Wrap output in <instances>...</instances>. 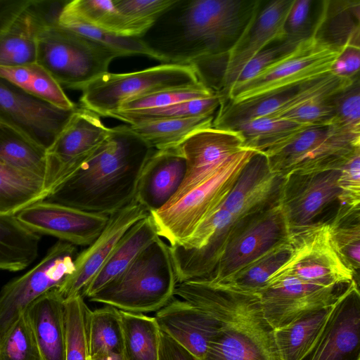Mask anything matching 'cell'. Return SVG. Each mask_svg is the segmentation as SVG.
<instances>
[{
  "label": "cell",
  "instance_id": "53",
  "mask_svg": "<svg viewBox=\"0 0 360 360\" xmlns=\"http://www.w3.org/2000/svg\"><path fill=\"white\" fill-rule=\"evenodd\" d=\"M360 48L347 46L335 61L331 72L337 76L354 79L359 77Z\"/></svg>",
  "mask_w": 360,
  "mask_h": 360
},
{
  "label": "cell",
  "instance_id": "36",
  "mask_svg": "<svg viewBox=\"0 0 360 360\" xmlns=\"http://www.w3.org/2000/svg\"><path fill=\"white\" fill-rule=\"evenodd\" d=\"M120 314L125 360H158L160 330L155 317L122 310Z\"/></svg>",
  "mask_w": 360,
  "mask_h": 360
},
{
  "label": "cell",
  "instance_id": "12",
  "mask_svg": "<svg viewBox=\"0 0 360 360\" xmlns=\"http://www.w3.org/2000/svg\"><path fill=\"white\" fill-rule=\"evenodd\" d=\"M290 232L279 204L237 219L215 267L203 280L216 283L224 279L285 239Z\"/></svg>",
  "mask_w": 360,
  "mask_h": 360
},
{
  "label": "cell",
  "instance_id": "56",
  "mask_svg": "<svg viewBox=\"0 0 360 360\" xmlns=\"http://www.w3.org/2000/svg\"><path fill=\"white\" fill-rule=\"evenodd\" d=\"M89 360H125L123 354H98L89 356Z\"/></svg>",
  "mask_w": 360,
  "mask_h": 360
},
{
  "label": "cell",
  "instance_id": "19",
  "mask_svg": "<svg viewBox=\"0 0 360 360\" xmlns=\"http://www.w3.org/2000/svg\"><path fill=\"white\" fill-rule=\"evenodd\" d=\"M294 0H274L261 4L251 23L227 54L218 93L224 98L243 67L259 53L286 38L285 24Z\"/></svg>",
  "mask_w": 360,
  "mask_h": 360
},
{
  "label": "cell",
  "instance_id": "52",
  "mask_svg": "<svg viewBox=\"0 0 360 360\" xmlns=\"http://www.w3.org/2000/svg\"><path fill=\"white\" fill-rule=\"evenodd\" d=\"M299 43L285 39L278 45L265 49L243 67L233 85L246 82L255 77L269 65L294 49Z\"/></svg>",
  "mask_w": 360,
  "mask_h": 360
},
{
  "label": "cell",
  "instance_id": "29",
  "mask_svg": "<svg viewBox=\"0 0 360 360\" xmlns=\"http://www.w3.org/2000/svg\"><path fill=\"white\" fill-rule=\"evenodd\" d=\"M49 193L44 176L0 162V214L16 215Z\"/></svg>",
  "mask_w": 360,
  "mask_h": 360
},
{
  "label": "cell",
  "instance_id": "25",
  "mask_svg": "<svg viewBox=\"0 0 360 360\" xmlns=\"http://www.w3.org/2000/svg\"><path fill=\"white\" fill-rule=\"evenodd\" d=\"M186 160L176 147L154 150L139 176L134 199L149 213L162 208L180 188Z\"/></svg>",
  "mask_w": 360,
  "mask_h": 360
},
{
  "label": "cell",
  "instance_id": "17",
  "mask_svg": "<svg viewBox=\"0 0 360 360\" xmlns=\"http://www.w3.org/2000/svg\"><path fill=\"white\" fill-rule=\"evenodd\" d=\"M15 217L39 235L54 236L75 246L89 245L105 228L109 216L48 202L34 203Z\"/></svg>",
  "mask_w": 360,
  "mask_h": 360
},
{
  "label": "cell",
  "instance_id": "32",
  "mask_svg": "<svg viewBox=\"0 0 360 360\" xmlns=\"http://www.w3.org/2000/svg\"><path fill=\"white\" fill-rule=\"evenodd\" d=\"M333 306L311 311L274 329V340L281 360H300L308 352L323 330Z\"/></svg>",
  "mask_w": 360,
  "mask_h": 360
},
{
  "label": "cell",
  "instance_id": "49",
  "mask_svg": "<svg viewBox=\"0 0 360 360\" xmlns=\"http://www.w3.org/2000/svg\"><path fill=\"white\" fill-rule=\"evenodd\" d=\"M334 95L311 99L274 118L311 126L327 125L334 115Z\"/></svg>",
  "mask_w": 360,
  "mask_h": 360
},
{
  "label": "cell",
  "instance_id": "41",
  "mask_svg": "<svg viewBox=\"0 0 360 360\" xmlns=\"http://www.w3.org/2000/svg\"><path fill=\"white\" fill-rule=\"evenodd\" d=\"M65 360H89L88 324L91 310L81 294L64 301Z\"/></svg>",
  "mask_w": 360,
  "mask_h": 360
},
{
  "label": "cell",
  "instance_id": "16",
  "mask_svg": "<svg viewBox=\"0 0 360 360\" xmlns=\"http://www.w3.org/2000/svg\"><path fill=\"white\" fill-rule=\"evenodd\" d=\"M176 148L186 160V174L180 188L168 203L176 201L212 178L236 154L245 149L238 132L212 127L193 132Z\"/></svg>",
  "mask_w": 360,
  "mask_h": 360
},
{
  "label": "cell",
  "instance_id": "27",
  "mask_svg": "<svg viewBox=\"0 0 360 360\" xmlns=\"http://www.w3.org/2000/svg\"><path fill=\"white\" fill-rule=\"evenodd\" d=\"M158 237L149 213L124 234L100 271L84 288L81 295L89 298L115 279Z\"/></svg>",
  "mask_w": 360,
  "mask_h": 360
},
{
  "label": "cell",
  "instance_id": "21",
  "mask_svg": "<svg viewBox=\"0 0 360 360\" xmlns=\"http://www.w3.org/2000/svg\"><path fill=\"white\" fill-rule=\"evenodd\" d=\"M148 214L149 212L135 200L110 214L102 232L86 249L78 253L74 271L58 288L63 297L65 300L81 294L100 271L124 234Z\"/></svg>",
  "mask_w": 360,
  "mask_h": 360
},
{
  "label": "cell",
  "instance_id": "43",
  "mask_svg": "<svg viewBox=\"0 0 360 360\" xmlns=\"http://www.w3.org/2000/svg\"><path fill=\"white\" fill-rule=\"evenodd\" d=\"M58 24L106 47L115 53L118 57L145 55L156 59L155 54L140 38L117 36L60 14L58 16Z\"/></svg>",
  "mask_w": 360,
  "mask_h": 360
},
{
  "label": "cell",
  "instance_id": "5",
  "mask_svg": "<svg viewBox=\"0 0 360 360\" xmlns=\"http://www.w3.org/2000/svg\"><path fill=\"white\" fill-rule=\"evenodd\" d=\"M118 56L58 21L45 26L37 37L36 63L44 68L61 86L82 90L108 72Z\"/></svg>",
  "mask_w": 360,
  "mask_h": 360
},
{
  "label": "cell",
  "instance_id": "38",
  "mask_svg": "<svg viewBox=\"0 0 360 360\" xmlns=\"http://www.w3.org/2000/svg\"><path fill=\"white\" fill-rule=\"evenodd\" d=\"M123 328L120 310L110 305L91 311L88 324L89 356L123 354Z\"/></svg>",
  "mask_w": 360,
  "mask_h": 360
},
{
  "label": "cell",
  "instance_id": "54",
  "mask_svg": "<svg viewBox=\"0 0 360 360\" xmlns=\"http://www.w3.org/2000/svg\"><path fill=\"white\" fill-rule=\"evenodd\" d=\"M158 360L200 359L171 337L160 330Z\"/></svg>",
  "mask_w": 360,
  "mask_h": 360
},
{
  "label": "cell",
  "instance_id": "33",
  "mask_svg": "<svg viewBox=\"0 0 360 360\" xmlns=\"http://www.w3.org/2000/svg\"><path fill=\"white\" fill-rule=\"evenodd\" d=\"M290 252L288 236L235 273L218 282L209 283L258 295L269 278L287 261Z\"/></svg>",
  "mask_w": 360,
  "mask_h": 360
},
{
  "label": "cell",
  "instance_id": "42",
  "mask_svg": "<svg viewBox=\"0 0 360 360\" xmlns=\"http://www.w3.org/2000/svg\"><path fill=\"white\" fill-rule=\"evenodd\" d=\"M176 0H112L127 37H141Z\"/></svg>",
  "mask_w": 360,
  "mask_h": 360
},
{
  "label": "cell",
  "instance_id": "20",
  "mask_svg": "<svg viewBox=\"0 0 360 360\" xmlns=\"http://www.w3.org/2000/svg\"><path fill=\"white\" fill-rule=\"evenodd\" d=\"M300 360H360V293L353 283L334 304L317 340Z\"/></svg>",
  "mask_w": 360,
  "mask_h": 360
},
{
  "label": "cell",
  "instance_id": "6",
  "mask_svg": "<svg viewBox=\"0 0 360 360\" xmlns=\"http://www.w3.org/2000/svg\"><path fill=\"white\" fill-rule=\"evenodd\" d=\"M257 152L245 148L219 172L175 202L150 214L158 236L169 246L181 245L224 202L240 172Z\"/></svg>",
  "mask_w": 360,
  "mask_h": 360
},
{
  "label": "cell",
  "instance_id": "9",
  "mask_svg": "<svg viewBox=\"0 0 360 360\" xmlns=\"http://www.w3.org/2000/svg\"><path fill=\"white\" fill-rule=\"evenodd\" d=\"M358 151L360 135L331 124L316 125L304 129L266 158L271 169L284 178L291 174L340 170Z\"/></svg>",
  "mask_w": 360,
  "mask_h": 360
},
{
  "label": "cell",
  "instance_id": "10",
  "mask_svg": "<svg viewBox=\"0 0 360 360\" xmlns=\"http://www.w3.org/2000/svg\"><path fill=\"white\" fill-rule=\"evenodd\" d=\"M288 240L291 245L290 256L269 281L293 277L323 286L356 282L352 271L342 262L332 244L329 223H313L292 231Z\"/></svg>",
  "mask_w": 360,
  "mask_h": 360
},
{
  "label": "cell",
  "instance_id": "18",
  "mask_svg": "<svg viewBox=\"0 0 360 360\" xmlns=\"http://www.w3.org/2000/svg\"><path fill=\"white\" fill-rule=\"evenodd\" d=\"M340 170L291 174L284 177L278 204L290 231L312 224L315 218L338 200Z\"/></svg>",
  "mask_w": 360,
  "mask_h": 360
},
{
  "label": "cell",
  "instance_id": "15",
  "mask_svg": "<svg viewBox=\"0 0 360 360\" xmlns=\"http://www.w3.org/2000/svg\"><path fill=\"white\" fill-rule=\"evenodd\" d=\"M354 283L323 286L282 277L268 281L258 295L264 314L275 329L311 311L333 306Z\"/></svg>",
  "mask_w": 360,
  "mask_h": 360
},
{
  "label": "cell",
  "instance_id": "28",
  "mask_svg": "<svg viewBox=\"0 0 360 360\" xmlns=\"http://www.w3.org/2000/svg\"><path fill=\"white\" fill-rule=\"evenodd\" d=\"M359 17V1H323L312 34L338 48H360Z\"/></svg>",
  "mask_w": 360,
  "mask_h": 360
},
{
  "label": "cell",
  "instance_id": "39",
  "mask_svg": "<svg viewBox=\"0 0 360 360\" xmlns=\"http://www.w3.org/2000/svg\"><path fill=\"white\" fill-rule=\"evenodd\" d=\"M0 162L45 176L46 152L20 133L0 122Z\"/></svg>",
  "mask_w": 360,
  "mask_h": 360
},
{
  "label": "cell",
  "instance_id": "2",
  "mask_svg": "<svg viewBox=\"0 0 360 360\" xmlns=\"http://www.w3.org/2000/svg\"><path fill=\"white\" fill-rule=\"evenodd\" d=\"M153 150L129 125L110 128L91 158L45 200L109 216L134 199L139 176Z\"/></svg>",
  "mask_w": 360,
  "mask_h": 360
},
{
  "label": "cell",
  "instance_id": "51",
  "mask_svg": "<svg viewBox=\"0 0 360 360\" xmlns=\"http://www.w3.org/2000/svg\"><path fill=\"white\" fill-rule=\"evenodd\" d=\"M313 3L311 0H294L285 20V39L298 43L312 35Z\"/></svg>",
  "mask_w": 360,
  "mask_h": 360
},
{
  "label": "cell",
  "instance_id": "8",
  "mask_svg": "<svg viewBox=\"0 0 360 360\" xmlns=\"http://www.w3.org/2000/svg\"><path fill=\"white\" fill-rule=\"evenodd\" d=\"M199 82H201L192 65L162 63L131 72H108L82 90L79 101L82 107L99 116L108 117L129 101Z\"/></svg>",
  "mask_w": 360,
  "mask_h": 360
},
{
  "label": "cell",
  "instance_id": "24",
  "mask_svg": "<svg viewBox=\"0 0 360 360\" xmlns=\"http://www.w3.org/2000/svg\"><path fill=\"white\" fill-rule=\"evenodd\" d=\"M160 330L201 360L221 328L219 319L184 300L173 297L156 311Z\"/></svg>",
  "mask_w": 360,
  "mask_h": 360
},
{
  "label": "cell",
  "instance_id": "22",
  "mask_svg": "<svg viewBox=\"0 0 360 360\" xmlns=\"http://www.w3.org/2000/svg\"><path fill=\"white\" fill-rule=\"evenodd\" d=\"M67 1L29 0L26 6L0 33V67L36 63L37 37L46 25L58 21Z\"/></svg>",
  "mask_w": 360,
  "mask_h": 360
},
{
  "label": "cell",
  "instance_id": "50",
  "mask_svg": "<svg viewBox=\"0 0 360 360\" xmlns=\"http://www.w3.org/2000/svg\"><path fill=\"white\" fill-rule=\"evenodd\" d=\"M237 219V217L220 206L198 227L187 241L177 246L184 249H201L216 236L227 231Z\"/></svg>",
  "mask_w": 360,
  "mask_h": 360
},
{
  "label": "cell",
  "instance_id": "14",
  "mask_svg": "<svg viewBox=\"0 0 360 360\" xmlns=\"http://www.w3.org/2000/svg\"><path fill=\"white\" fill-rule=\"evenodd\" d=\"M75 110L59 108L0 77V122L46 152Z\"/></svg>",
  "mask_w": 360,
  "mask_h": 360
},
{
  "label": "cell",
  "instance_id": "31",
  "mask_svg": "<svg viewBox=\"0 0 360 360\" xmlns=\"http://www.w3.org/2000/svg\"><path fill=\"white\" fill-rule=\"evenodd\" d=\"M41 238L15 215L0 214V270L18 271L27 267L38 256Z\"/></svg>",
  "mask_w": 360,
  "mask_h": 360
},
{
  "label": "cell",
  "instance_id": "37",
  "mask_svg": "<svg viewBox=\"0 0 360 360\" xmlns=\"http://www.w3.org/2000/svg\"><path fill=\"white\" fill-rule=\"evenodd\" d=\"M221 96L218 94L176 104L143 110H117L108 117L121 120L129 125L157 120L186 118L214 115L218 109Z\"/></svg>",
  "mask_w": 360,
  "mask_h": 360
},
{
  "label": "cell",
  "instance_id": "26",
  "mask_svg": "<svg viewBox=\"0 0 360 360\" xmlns=\"http://www.w3.org/2000/svg\"><path fill=\"white\" fill-rule=\"evenodd\" d=\"M64 301L58 288H53L25 310L43 360H65Z\"/></svg>",
  "mask_w": 360,
  "mask_h": 360
},
{
  "label": "cell",
  "instance_id": "48",
  "mask_svg": "<svg viewBox=\"0 0 360 360\" xmlns=\"http://www.w3.org/2000/svg\"><path fill=\"white\" fill-rule=\"evenodd\" d=\"M330 224V223H329ZM332 244L345 265L350 269L359 284L360 268V224L342 223L330 225Z\"/></svg>",
  "mask_w": 360,
  "mask_h": 360
},
{
  "label": "cell",
  "instance_id": "11",
  "mask_svg": "<svg viewBox=\"0 0 360 360\" xmlns=\"http://www.w3.org/2000/svg\"><path fill=\"white\" fill-rule=\"evenodd\" d=\"M77 247L58 240L34 267L0 290V340L37 297L59 288L75 270Z\"/></svg>",
  "mask_w": 360,
  "mask_h": 360
},
{
  "label": "cell",
  "instance_id": "3",
  "mask_svg": "<svg viewBox=\"0 0 360 360\" xmlns=\"http://www.w3.org/2000/svg\"><path fill=\"white\" fill-rule=\"evenodd\" d=\"M174 295L222 323L201 360H281L257 294L196 279L177 283Z\"/></svg>",
  "mask_w": 360,
  "mask_h": 360
},
{
  "label": "cell",
  "instance_id": "23",
  "mask_svg": "<svg viewBox=\"0 0 360 360\" xmlns=\"http://www.w3.org/2000/svg\"><path fill=\"white\" fill-rule=\"evenodd\" d=\"M283 179L257 153L242 169L221 207L238 219L267 210L278 204Z\"/></svg>",
  "mask_w": 360,
  "mask_h": 360
},
{
  "label": "cell",
  "instance_id": "13",
  "mask_svg": "<svg viewBox=\"0 0 360 360\" xmlns=\"http://www.w3.org/2000/svg\"><path fill=\"white\" fill-rule=\"evenodd\" d=\"M110 130L96 113L82 106L76 108L46 151L44 179L49 193L91 158Z\"/></svg>",
  "mask_w": 360,
  "mask_h": 360
},
{
  "label": "cell",
  "instance_id": "47",
  "mask_svg": "<svg viewBox=\"0 0 360 360\" xmlns=\"http://www.w3.org/2000/svg\"><path fill=\"white\" fill-rule=\"evenodd\" d=\"M332 103L334 115L328 124L347 132L360 135L359 78L335 94L332 97Z\"/></svg>",
  "mask_w": 360,
  "mask_h": 360
},
{
  "label": "cell",
  "instance_id": "40",
  "mask_svg": "<svg viewBox=\"0 0 360 360\" xmlns=\"http://www.w3.org/2000/svg\"><path fill=\"white\" fill-rule=\"evenodd\" d=\"M60 14L115 35L127 37L123 20L112 0L67 1Z\"/></svg>",
  "mask_w": 360,
  "mask_h": 360
},
{
  "label": "cell",
  "instance_id": "35",
  "mask_svg": "<svg viewBox=\"0 0 360 360\" xmlns=\"http://www.w3.org/2000/svg\"><path fill=\"white\" fill-rule=\"evenodd\" d=\"M0 77L59 108L69 110L77 108L62 86L37 63L12 68L0 67Z\"/></svg>",
  "mask_w": 360,
  "mask_h": 360
},
{
  "label": "cell",
  "instance_id": "4",
  "mask_svg": "<svg viewBox=\"0 0 360 360\" xmlns=\"http://www.w3.org/2000/svg\"><path fill=\"white\" fill-rule=\"evenodd\" d=\"M177 283L169 245L158 237L89 299L131 313L157 311L174 297Z\"/></svg>",
  "mask_w": 360,
  "mask_h": 360
},
{
  "label": "cell",
  "instance_id": "1",
  "mask_svg": "<svg viewBox=\"0 0 360 360\" xmlns=\"http://www.w3.org/2000/svg\"><path fill=\"white\" fill-rule=\"evenodd\" d=\"M248 0H176L140 39L165 64L227 55L262 4Z\"/></svg>",
  "mask_w": 360,
  "mask_h": 360
},
{
  "label": "cell",
  "instance_id": "45",
  "mask_svg": "<svg viewBox=\"0 0 360 360\" xmlns=\"http://www.w3.org/2000/svg\"><path fill=\"white\" fill-rule=\"evenodd\" d=\"M0 360H43L25 311L0 340Z\"/></svg>",
  "mask_w": 360,
  "mask_h": 360
},
{
  "label": "cell",
  "instance_id": "55",
  "mask_svg": "<svg viewBox=\"0 0 360 360\" xmlns=\"http://www.w3.org/2000/svg\"><path fill=\"white\" fill-rule=\"evenodd\" d=\"M29 0H0V33L26 6Z\"/></svg>",
  "mask_w": 360,
  "mask_h": 360
},
{
  "label": "cell",
  "instance_id": "46",
  "mask_svg": "<svg viewBox=\"0 0 360 360\" xmlns=\"http://www.w3.org/2000/svg\"><path fill=\"white\" fill-rule=\"evenodd\" d=\"M217 92L202 82L170 88L134 98L124 103L118 110H135L165 107L186 101L210 96Z\"/></svg>",
  "mask_w": 360,
  "mask_h": 360
},
{
  "label": "cell",
  "instance_id": "30",
  "mask_svg": "<svg viewBox=\"0 0 360 360\" xmlns=\"http://www.w3.org/2000/svg\"><path fill=\"white\" fill-rule=\"evenodd\" d=\"M310 126L264 116L241 122L230 130L240 134L245 148L266 157L283 148Z\"/></svg>",
  "mask_w": 360,
  "mask_h": 360
},
{
  "label": "cell",
  "instance_id": "34",
  "mask_svg": "<svg viewBox=\"0 0 360 360\" xmlns=\"http://www.w3.org/2000/svg\"><path fill=\"white\" fill-rule=\"evenodd\" d=\"M214 115L157 120L129 125L154 150L175 148L193 132L212 127Z\"/></svg>",
  "mask_w": 360,
  "mask_h": 360
},
{
  "label": "cell",
  "instance_id": "7",
  "mask_svg": "<svg viewBox=\"0 0 360 360\" xmlns=\"http://www.w3.org/2000/svg\"><path fill=\"white\" fill-rule=\"evenodd\" d=\"M344 49L313 34L269 65L255 77L233 84L224 100L232 103L271 96L331 72Z\"/></svg>",
  "mask_w": 360,
  "mask_h": 360
},
{
  "label": "cell",
  "instance_id": "44",
  "mask_svg": "<svg viewBox=\"0 0 360 360\" xmlns=\"http://www.w3.org/2000/svg\"><path fill=\"white\" fill-rule=\"evenodd\" d=\"M340 190V207L331 225L345 223L360 210V151L356 152L341 168L338 180Z\"/></svg>",
  "mask_w": 360,
  "mask_h": 360
}]
</instances>
